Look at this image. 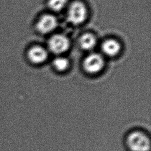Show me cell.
<instances>
[{"mask_svg": "<svg viewBox=\"0 0 151 151\" xmlns=\"http://www.w3.org/2000/svg\"><path fill=\"white\" fill-rule=\"evenodd\" d=\"M87 17V9L83 3L80 1L73 2L69 6L67 12V20L73 25L83 23Z\"/></svg>", "mask_w": 151, "mask_h": 151, "instance_id": "obj_1", "label": "cell"}, {"mask_svg": "<svg viewBox=\"0 0 151 151\" xmlns=\"http://www.w3.org/2000/svg\"><path fill=\"white\" fill-rule=\"evenodd\" d=\"M127 145L132 151H149L150 140L143 133L134 132L128 136Z\"/></svg>", "mask_w": 151, "mask_h": 151, "instance_id": "obj_2", "label": "cell"}, {"mask_svg": "<svg viewBox=\"0 0 151 151\" xmlns=\"http://www.w3.org/2000/svg\"><path fill=\"white\" fill-rule=\"evenodd\" d=\"M50 50L56 54L66 51L70 47V41L67 37L62 34H55L52 36L48 41Z\"/></svg>", "mask_w": 151, "mask_h": 151, "instance_id": "obj_3", "label": "cell"}, {"mask_svg": "<svg viewBox=\"0 0 151 151\" xmlns=\"http://www.w3.org/2000/svg\"><path fill=\"white\" fill-rule=\"evenodd\" d=\"M104 64L103 57L97 53L89 54L83 61V67L89 73H96L100 71L103 68Z\"/></svg>", "mask_w": 151, "mask_h": 151, "instance_id": "obj_4", "label": "cell"}, {"mask_svg": "<svg viewBox=\"0 0 151 151\" xmlns=\"http://www.w3.org/2000/svg\"><path fill=\"white\" fill-rule=\"evenodd\" d=\"M57 20L54 16L45 14L37 22L36 28L39 32L45 34L52 31L57 27Z\"/></svg>", "mask_w": 151, "mask_h": 151, "instance_id": "obj_5", "label": "cell"}, {"mask_svg": "<svg viewBox=\"0 0 151 151\" xmlns=\"http://www.w3.org/2000/svg\"><path fill=\"white\" fill-rule=\"evenodd\" d=\"M27 56L31 63L37 64H41L47 60L48 53L43 47L34 46L28 50Z\"/></svg>", "mask_w": 151, "mask_h": 151, "instance_id": "obj_6", "label": "cell"}, {"mask_svg": "<svg viewBox=\"0 0 151 151\" xmlns=\"http://www.w3.org/2000/svg\"><path fill=\"white\" fill-rule=\"evenodd\" d=\"M121 49L120 44L116 40L109 39L106 40L101 45L103 52L107 55L113 57L116 55Z\"/></svg>", "mask_w": 151, "mask_h": 151, "instance_id": "obj_7", "label": "cell"}, {"mask_svg": "<svg viewBox=\"0 0 151 151\" xmlns=\"http://www.w3.org/2000/svg\"><path fill=\"white\" fill-rule=\"evenodd\" d=\"M80 47L86 50L93 49L97 44V40L95 36L90 33H86L81 36L79 39Z\"/></svg>", "mask_w": 151, "mask_h": 151, "instance_id": "obj_8", "label": "cell"}, {"mask_svg": "<svg viewBox=\"0 0 151 151\" xmlns=\"http://www.w3.org/2000/svg\"><path fill=\"white\" fill-rule=\"evenodd\" d=\"M53 65L58 71H64L66 70L69 65L68 60L63 57H56L52 62Z\"/></svg>", "mask_w": 151, "mask_h": 151, "instance_id": "obj_9", "label": "cell"}, {"mask_svg": "<svg viewBox=\"0 0 151 151\" xmlns=\"http://www.w3.org/2000/svg\"><path fill=\"white\" fill-rule=\"evenodd\" d=\"M68 0H48V7L54 11H60L67 5Z\"/></svg>", "mask_w": 151, "mask_h": 151, "instance_id": "obj_10", "label": "cell"}]
</instances>
